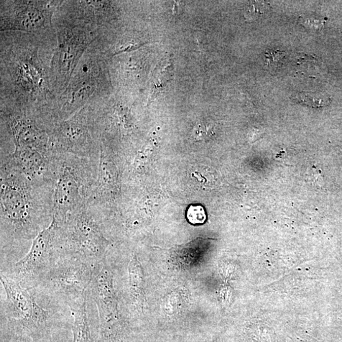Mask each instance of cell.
Instances as JSON below:
<instances>
[{
    "label": "cell",
    "instance_id": "52a82bcc",
    "mask_svg": "<svg viewBox=\"0 0 342 342\" xmlns=\"http://www.w3.org/2000/svg\"><path fill=\"white\" fill-rule=\"evenodd\" d=\"M51 147L59 154H68L99 160L101 142L94 125L90 105L70 118L48 130Z\"/></svg>",
    "mask_w": 342,
    "mask_h": 342
},
{
    "label": "cell",
    "instance_id": "30bf717a",
    "mask_svg": "<svg viewBox=\"0 0 342 342\" xmlns=\"http://www.w3.org/2000/svg\"><path fill=\"white\" fill-rule=\"evenodd\" d=\"M0 280L7 295L9 325L16 332L37 335L46 327L49 313L43 310L35 298L12 278L1 272Z\"/></svg>",
    "mask_w": 342,
    "mask_h": 342
},
{
    "label": "cell",
    "instance_id": "e0dca14e",
    "mask_svg": "<svg viewBox=\"0 0 342 342\" xmlns=\"http://www.w3.org/2000/svg\"><path fill=\"white\" fill-rule=\"evenodd\" d=\"M187 219L193 224H201L205 223L207 216L202 206H191L187 211Z\"/></svg>",
    "mask_w": 342,
    "mask_h": 342
},
{
    "label": "cell",
    "instance_id": "9c48e42d",
    "mask_svg": "<svg viewBox=\"0 0 342 342\" xmlns=\"http://www.w3.org/2000/svg\"><path fill=\"white\" fill-rule=\"evenodd\" d=\"M1 32L20 31L43 37L52 28L58 1L1 2Z\"/></svg>",
    "mask_w": 342,
    "mask_h": 342
},
{
    "label": "cell",
    "instance_id": "ffe728a7",
    "mask_svg": "<svg viewBox=\"0 0 342 342\" xmlns=\"http://www.w3.org/2000/svg\"><path fill=\"white\" fill-rule=\"evenodd\" d=\"M266 57H271V58H267L268 60H269V63L270 64V63H279L280 60H281V58L283 57V52H280V51H278V52H275L272 53H267L266 54Z\"/></svg>",
    "mask_w": 342,
    "mask_h": 342
},
{
    "label": "cell",
    "instance_id": "2e32d148",
    "mask_svg": "<svg viewBox=\"0 0 342 342\" xmlns=\"http://www.w3.org/2000/svg\"><path fill=\"white\" fill-rule=\"evenodd\" d=\"M297 99L299 102L312 107H324L330 103V99L328 97L317 94H300L297 96Z\"/></svg>",
    "mask_w": 342,
    "mask_h": 342
},
{
    "label": "cell",
    "instance_id": "9a60e30c",
    "mask_svg": "<svg viewBox=\"0 0 342 342\" xmlns=\"http://www.w3.org/2000/svg\"><path fill=\"white\" fill-rule=\"evenodd\" d=\"M152 74L150 81V91L149 97L150 104L154 100L160 92L166 87L173 76V63L171 61L162 64L159 63Z\"/></svg>",
    "mask_w": 342,
    "mask_h": 342
},
{
    "label": "cell",
    "instance_id": "8fae6325",
    "mask_svg": "<svg viewBox=\"0 0 342 342\" xmlns=\"http://www.w3.org/2000/svg\"><path fill=\"white\" fill-rule=\"evenodd\" d=\"M55 224L41 231L33 240L28 254L12 265L10 277L20 285L32 286L40 283L60 257L55 239Z\"/></svg>",
    "mask_w": 342,
    "mask_h": 342
},
{
    "label": "cell",
    "instance_id": "277c9868",
    "mask_svg": "<svg viewBox=\"0 0 342 342\" xmlns=\"http://www.w3.org/2000/svg\"><path fill=\"white\" fill-rule=\"evenodd\" d=\"M52 221L60 223L87 208L98 176L99 160L58 153Z\"/></svg>",
    "mask_w": 342,
    "mask_h": 342
},
{
    "label": "cell",
    "instance_id": "d6986e66",
    "mask_svg": "<svg viewBox=\"0 0 342 342\" xmlns=\"http://www.w3.org/2000/svg\"><path fill=\"white\" fill-rule=\"evenodd\" d=\"M302 20V24L305 27H307L309 29L313 30H318L322 29L325 21L321 20L305 19Z\"/></svg>",
    "mask_w": 342,
    "mask_h": 342
},
{
    "label": "cell",
    "instance_id": "ac0fdd59",
    "mask_svg": "<svg viewBox=\"0 0 342 342\" xmlns=\"http://www.w3.org/2000/svg\"><path fill=\"white\" fill-rule=\"evenodd\" d=\"M269 9V4L264 2H253L250 4L247 9V17L256 19L264 15Z\"/></svg>",
    "mask_w": 342,
    "mask_h": 342
},
{
    "label": "cell",
    "instance_id": "3957f363",
    "mask_svg": "<svg viewBox=\"0 0 342 342\" xmlns=\"http://www.w3.org/2000/svg\"><path fill=\"white\" fill-rule=\"evenodd\" d=\"M103 54L98 43L94 47L93 43L86 50L67 88L42 112L48 128L101 99L107 81Z\"/></svg>",
    "mask_w": 342,
    "mask_h": 342
},
{
    "label": "cell",
    "instance_id": "7c38bea8",
    "mask_svg": "<svg viewBox=\"0 0 342 342\" xmlns=\"http://www.w3.org/2000/svg\"><path fill=\"white\" fill-rule=\"evenodd\" d=\"M89 289L99 313V342H116L119 332V316L112 272L107 265L101 264Z\"/></svg>",
    "mask_w": 342,
    "mask_h": 342
},
{
    "label": "cell",
    "instance_id": "8992f818",
    "mask_svg": "<svg viewBox=\"0 0 342 342\" xmlns=\"http://www.w3.org/2000/svg\"><path fill=\"white\" fill-rule=\"evenodd\" d=\"M54 223L56 246L60 256L101 264L109 241L104 235L101 222L88 208L62 223Z\"/></svg>",
    "mask_w": 342,
    "mask_h": 342
},
{
    "label": "cell",
    "instance_id": "ba28073f",
    "mask_svg": "<svg viewBox=\"0 0 342 342\" xmlns=\"http://www.w3.org/2000/svg\"><path fill=\"white\" fill-rule=\"evenodd\" d=\"M101 265L76 257L60 256L40 283L71 305L86 297V290Z\"/></svg>",
    "mask_w": 342,
    "mask_h": 342
},
{
    "label": "cell",
    "instance_id": "5b68a950",
    "mask_svg": "<svg viewBox=\"0 0 342 342\" xmlns=\"http://www.w3.org/2000/svg\"><path fill=\"white\" fill-rule=\"evenodd\" d=\"M58 43L50 64L51 89L55 96L67 88L81 58L99 38L93 25L70 17L57 25Z\"/></svg>",
    "mask_w": 342,
    "mask_h": 342
},
{
    "label": "cell",
    "instance_id": "6da1fadb",
    "mask_svg": "<svg viewBox=\"0 0 342 342\" xmlns=\"http://www.w3.org/2000/svg\"><path fill=\"white\" fill-rule=\"evenodd\" d=\"M5 32L1 35V93L8 99L5 102L36 111L44 108L55 96L50 86V67L40 55L43 37Z\"/></svg>",
    "mask_w": 342,
    "mask_h": 342
},
{
    "label": "cell",
    "instance_id": "5bb4252c",
    "mask_svg": "<svg viewBox=\"0 0 342 342\" xmlns=\"http://www.w3.org/2000/svg\"><path fill=\"white\" fill-rule=\"evenodd\" d=\"M70 306L74 317L73 342H94L89 329L86 298Z\"/></svg>",
    "mask_w": 342,
    "mask_h": 342
},
{
    "label": "cell",
    "instance_id": "7a4b0ae2",
    "mask_svg": "<svg viewBox=\"0 0 342 342\" xmlns=\"http://www.w3.org/2000/svg\"><path fill=\"white\" fill-rule=\"evenodd\" d=\"M0 180L2 247L34 240L52 223L55 188L35 185L4 160Z\"/></svg>",
    "mask_w": 342,
    "mask_h": 342
},
{
    "label": "cell",
    "instance_id": "4fadbf2b",
    "mask_svg": "<svg viewBox=\"0 0 342 342\" xmlns=\"http://www.w3.org/2000/svg\"><path fill=\"white\" fill-rule=\"evenodd\" d=\"M129 291L132 304L139 311H144L145 303V279L141 264L136 256L129 262Z\"/></svg>",
    "mask_w": 342,
    "mask_h": 342
}]
</instances>
